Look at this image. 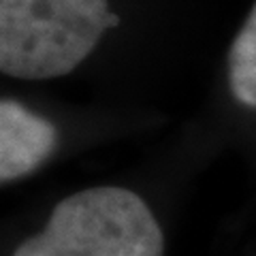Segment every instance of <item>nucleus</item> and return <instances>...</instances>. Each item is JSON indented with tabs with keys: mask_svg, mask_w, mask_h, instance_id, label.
Listing matches in <instances>:
<instances>
[{
	"mask_svg": "<svg viewBox=\"0 0 256 256\" xmlns=\"http://www.w3.org/2000/svg\"><path fill=\"white\" fill-rule=\"evenodd\" d=\"M154 214L134 192L118 186L88 188L56 205L41 235L13 256H162Z\"/></svg>",
	"mask_w": 256,
	"mask_h": 256,
	"instance_id": "obj_2",
	"label": "nucleus"
},
{
	"mask_svg": "<svg viewBox=\"0 0 256 256\" xmlns=\"http://www.w3.org/2000/svg\"><path fill=\"white\" fill-rule=\"evenodd\" d=\"M58 130L45 118L32 114L18 100L0 102V180L24 178L56 150Z\"/></svg>",
	"mask_w": 256,
	"mask_h": 256,
	"instance_id": "obj_3",
	"label": "nucleus"
},
{
	"mask_svg": "<svg viewBox=\"0 0 256 256\" xmlns=\"http://www.w3.org/2000/svg\"><path fill=\"white\" fill-rule=\"evenodd\" d=\"M118 26L109 0H0V70L30 82L68 75Z\"/></svg>",
	"mask_w": 256,
	"mask_h": 256,
	"instance_id": "obj_1",
	"label": "nucleus"
},
{
	"mask_svg": "<svg viewBox=\"0 0 256 256\" xmlns=\"http://www.w3.org/2000/svg\"><path fill=\"white\" fill-rule=\"evenodd\" d=\"M228 82L235 98L256 109V4L230 45Z\"/></svg>",
	"mask_w": 256,
	"mask_h": 256,
	"instance_id": "obj_4",
	"label": "nucleus"
}]
</instances>
